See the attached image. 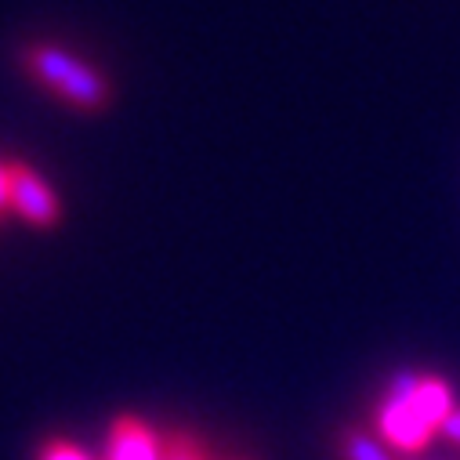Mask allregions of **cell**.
Here are the masks:
<instances>
[{
  "label": "cell",
  "instance_id": "6",
  "mask_svg": "<svg viewBox=\"0 0 460 460\" xmlns=\"http://www.w3.org/2000/svg\"><path fill=\"white\" fill-rule=\"evenodd\" d=\"M337 453H341V460H395L388 453V446L363 428H341Z\"/></svg>",
  "mask_w": 460,
  "mask_h": 460
},
{
  "label": "cell",
  "instance_id": "4",
  "mask_svg": "<svg viewBox=\"0 0 460 460\" xmlns=\"http://www.w3.org/2000/svg\"><path fill=\"white\" fill-rule=\"evenodd\" d=\"M105 460H164V435L142 417L124 413L109 428Z\"/></svg>",
  "mask_w": 460,
  "mask_h": 460
},
{
  "label": "cell",
  "instance_id": "5",
  "mask_svg": "<svg viewBox=\"0 0 460 460\" xmlns=\"http://www.w3.org/2000/svg\"><path fill=\"white\" fill-rule=\"evenodd\" d=\"M377 424H381V435H385V442H392V446H399V449H424V446H431V438L438 435L410 402H402V399H385V406L377 410Z\"/></svg>",
  "mask_w": 460,
  "mask_h": 460
},
{
  "label": "cell",
  "instance_id": "2",
  "mask_svg": "<svg viewBox=\"0 0 460 460\" xmlns=\"http://www.w3.org/2000/svg\"><path fill=\"white\" fill-rule=\"evenodd\" d=\"M8 174H12V214H19L37 228H55L62 221L55 189L26 164H8Z\"/></svg>",
  "mask_w": 460,
  "mask_h": 460
},
{
  "label": "cell",
  "instance_id": "1",
  "mask_svg": "<svg viewBox=\"0 0 460 460\" xmlns=\"http://www.w3.org/2000/svg\"><path fill=\"white\" fill-rule=\"evenodd\" d=\"M19 58L40 87H48L51 94H58L66 105H73L80 112H102L112 102L109 76L55 44H26L19 51Z\"/></svg>",
  "mask_w": 460,
  "mask_h": 460
},
{
  "label": "cell",
  "instance_id": "8",
  "mask_svg": "<svg viewBox=\"0 0 460 460\" xmlns=\"http://www.w3.org/2000/svg\"><path fill=\"white\" fill-rule=\"evenodd\" d=\"M40 460H91V456H87L80 446L66 442V438H51V442H44Z\"/></svg>",
  "mask_w": 460,
  "mask_h": 460
},
{
  "label": "cell",
  "instance_id": "11",
  "mask_svg": "<svg viewBox=\"0 0 460 460\" xmlns=\"http://www.w3.org/2000/svg\"><path fill=\"white\" fill-rule=\"evenodd\" d=\"M233 460H254V456H233Z\"/></svg>",
  "mask_w": 460,
  "mask_h": 460
},
{
  "label": "cell",
  "instance_id": "7",
  "mask_svg": "<svg viewBox=\"0 0 460 460\" xmlns=\"http://www.w3.org/2000/svg\"><path fill=\"white\" fill-rule=\"evenodd\" d=\"M164 460H210V453L192 431L174 428V431H164Z\"/></svg>",
  "mask_w": 460,
  "mask_h": 460
},
{
  "label": "cell",
  "instance_id": "3",
  "mask_svg": "<svg viewBox=\"0 0 460 460\" xmlns=\"http://www.w3.org/2000/svg\"><path fill=\"white\" fill-rule=\"evenodd\" d=\"M388 399H402V402H410V406H413L435 431H438L442 420L456 410L449 385H446L442 377H424V374H399V377L392 381Z\"/></svg>",
  "mask_w": 460,
  "mask_h": 460
},
{
  "label": "cell",
  "instance_id": "9",
  "mask_svg": "<svg viewBox=\"0 0 460 460\" xmlns=\"http://www.w3.org/2000/svg\"><path fill=\"white\" fill-rule=\"evenodd\" d=\"M12 210V174H8V164H0V217Z\"/></svg>",
  "mask_w": 460,
  "mask_h": 460
},
{
  "label": "cell",
  "instance_id": "10",
  "mask_svg": "<svg viewBox=\"0 0 460 460\" xmlns=\"http://www.w3.org/2000/svg\"><path fill=\"white\" fill-rule=\"evenodd\" d=\"M438 435H446L449 442H456V446H460V406H456V410H453V413H449V417L442 420Z\"/></svg>",
  "mask_w": 460,
  "mask_h": 460
}]
</instances>
